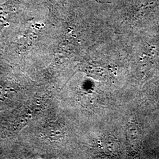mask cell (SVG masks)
<instances>
[{"label":"cell","instance_id":"obj_1","mask_svg":"<svg viewBox=\"0 0 159 159\" xmlns=\"http://www.w3.org/2000/svg\"><path fill=\"white\" fill-rule=\"evenodd\" d=\"M127 137L131 146L133 148H138L141 143V134L136 125H130L128 129Z\"/></svg>","mask_w":159,"mask_h":159}]
</instances>
